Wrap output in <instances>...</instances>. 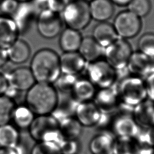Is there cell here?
Listing matches in <instances>:
<instances>
[{
	"label": "cell",
	"instance_id": "8992f818",
	"mask_svg": "<svg viewBox=\"0 0 154 154\" xmlns=\"http://www.w3.org/2000/svg\"><path fill=\"white\" fill-rule=\"evenodd\" d=\"M132 53L131 45L126 39L119 37L105 48V60L117 71L126 69Z\"/></svg>",
	"mask_w": 154,
	"mask_h": 154
},
{
	"label": "cell",
	"instance_id": "ac0fdd59",
	"mask_svg": "<svg viewBox=\"0 0 154 154\" xmlns=\"http://www.w3.org/2000/svg\"><path fill=\"white\" fill-rule=\"evenodd\" d=\"M96 91L97 87L87 78L78 76L70 94L78 103H80L93 100Z\"/></svg>",
	"mask_w": 154,
	"mask_h": 154
},
{
	"label": "cell",
	"instance_id": "4dcf8cb0",
	"mask_svg": "<svg viewBox=\"0 0 154 154\" xmlns=\"http://www.w3.org/2000/svg\"><path fill=\"white\" fill-rule=\"evenodd\" d=\"M127 6L128 10L140 18L147 16L152 8L150 0H131Z\"/></svg>",
	"mask_w": 154,
	"mask_h": 154
},
{
	"label": "cell",
	"instance_id": "2e32d148",
	"mask_svg": "<svg viewBox=\"0 0 154 154\" xmlns=\"http://www.w3.org/2000/svg\"><path fill=\"white\" fill-rule=\"evenodd\" d=\"M19 28L13 18L0 16V48L7 49L18 39Z\"/></svg>",
	"mask_w": 154,
	"mask_h": 154
},
{
	"label": "cell",
	"instance_id": "1f68e13d",
	"mask_svg": "<svg viewBox=\"0 0 154 154\" xmlns=\"http://www.w3.org/2000/svg\"><path fill=\"white\" fill-rule=\"evenodd\" d=\"M78 78L77 76L61 73L58 78L55 82L57 88L61 93H70Z\"/></svg>",
	"mask_w": 154,
	"mask_h": 154
},
{
	"label": "cell",
	"instance_id": "277c9868",
	"mask_svg": "<svg viewBox=\"0 0 154 154\" xmlns=\"http://www.w3.org/2000/svg\"><path fill=\"white\" fill-rule=\"evenodd\" d=\"M61 13L63 22L67 26L79 31L86 28L91 19L88 2L83 0H71Z\"/></svg>",
	"mask_w": 154,
	"mask_h": 154
},
{
	"label": "cell",
	"instance_id": "7a4b0ae2",
	"mask_svg": "<svg viewBox=\"0 0 154 154\" xmlns=\"http://www.w3.org/2000/svg\"><path fill=\"white\" fill-rule=\"evenodd\" d=\"M57 88L51 84L36 82L26 95V106L38 116L51 114L58 101Z\"/></svg>",
	"mask_w": 154,
	"mask_h": 154
},
{
	"label": "cell",
	"instance_id": "d4e9b609",
	"mask_svg": "<svg viewBox=\"0 0 154 154\" xmlns=\"http://www.w3.org/2000/svg\"><path fill=\"white\" fill-rule=\"evenodd\" d=\"M6 51L8 60L15 64L25 62L31 54V49L28 43L20 39L16 40Z\"/></svg>",
	"mask_w": 154,
	"mask_h": 154
},
{
	"label": "cell",
	"instance_id": "836d02e7",
	"mask_svg": "<svg viewBox=\"0 0 154 154\" xmlns=\"http://www.w3.org/2000/svg\"><path fill=\"white\" fill-rule=\"evenodd\" d=\"M81 149V144L78 139L64 140L60 146L61 154H78Z\"/></svg>",
	"mask_w": 154,
	"mask_h": 154
},
{
	"label": "cell",
	"instance_id": "52a82bcc",
	"mask_svg": "<svg viewBox=\"0 0 154 154\" xmlns=\"http://www.w3.org/2000/svg\"><path fill=\"white\" fill-rule=\"evenodd\" d=\"M112 25L120 38L128 39L135 37L140 32L142 24L141 18L127 10L116 15Z\"/></svg>",
	"mask_w": 154,
	"mask_h": 154
},
{
	"label": "cell",
	"instance_id": "9a60e30c",
	"mask_svg": "<svg viewBox=\"0 0 154 154\" xmlns=\"http://www.w3.org/2000/svg\"><path fill=\"white\" fill-rule=\"evenodd\" d=\"M60 62L61 73L77 76L85 70L87 64L78 51L64 52L60 57Z\"/></svg>",
	"mask_w": 154,
	"mask_h": 154
},
{
	"label": "cell",
	"instance_id": "ab89813d",
	"mask_svg": "<svg viewBox=\"0 0 154 154\" xmlns=\"http://www.w3.org/2000/svg\"><path fill=\"white\" fill-rule=\"evenodd\" d=\"M113 4H116L119 6L128 5L131 0H110Z\"/></svg>",
	"mask_w": 154,
	"mask_h": 154
},
{
	"label": "cell",
	"instance_id": "f35d334b",
	"mask_svg": "<svg viewBox=\"0 0 154 154\" xmlns=\"http://www.w3.org/2000/svg\"><path fill=\"white\" fill-rule=\"evenodd\" d=\"M8 57L6 49L0 48V68L6 63Z\"/></svg>",
	"mask_w": 154,
	"mask_h": 154
},
{
	"label": "cell",
	"instance_id": "8fae6325",
	"mask_svg": "<svg viewBox=\"0 0 154 154\" xmlns=\"http://www.w3.org/2000/svg\"><path fill=\"white\" fill-rule=\"evenodd\" d=\"M75 116L82 127H93L98 124L102 111L93 100L84 102L78 103Z\"/></svg>",
	"mask_w": 154,
	"mask_h": 154
},
{
	"label": "cell",
	"instance_id": "30bf717a",
	"mask_svg": "<svg viewBox=\"0 0 154 154\" xmlns=\"http://www.w3.org/2000/svg\"><path fill=\"white\" fill-rule=\"evenodd\" d=\"M93 101L102 112H112L121 106L116 85L97 89Z\"/></svg>",
	"mask_w": 154,
	"mask_h": 154
},
{
	"label": "cell",
	"instance_id": "5b68a950",
	"mask_svg": "<svg viewBox=\"0 0 154 154\" xmlns=\"http://www.w3.org/2000/svg\"><path fill=\"white\" fill-rule=\"evenodd\" d=\"M85 70L86 78L98 88L115 85L119 77L118 71L103 58L87 63Z\"/></svg>",
	"mask_w": 154,
	"mask_h": 154
},
{
	"label": "cell",
	"instance_id": "8d00e7d4",
	"mask_svg": "<svg viewBox=\"0 0 154 154\" xmlns=\"http://www.w3.org/2000/svg\"><path fill=\"white\" fill-rule=\"evenodd\" d=\"M147 99L154 100V71L144 78Z\"/></svg>",
	"mask_w": 154,
	"mask_h": 154
},
{
	"label": "cell",
	"instance_id": "7402d4cb",
	"mask_svg": "<svg viewBox=\"0 0 154 154\" xmlns=\"http://www.w3.org/2000/svg\"><path fill=\"white\" fill-rule=\"evenodd\" d=\"M92 37L102 47L105 48L119 37L112 24L106 22H101L94 26Z\"/></svg>",
	"mask_w": 154,
	"mask_h": 154
},
{
	"label": "cell",
	"instance_id": "9c48e42d",
	"mask_svg": "<svg viewBox=\"0 0 154 154\" xmlns=\"http://www.w3.org/2000/svg\"><path fill=\"white\" fill-rule=\"evenodd\" d=\"M114 134L118 138L133 139L138 136L140 125L134 116L128 112L118 114L112 119L111 123Z\"/></svg>",
	"mask_w": 154,
	"mask_h": 154
},
{
	"label": "cell",
	"instance_id": "3957f363",
	"mask_svg": "<svg viewBox=\"0 0 154 154\" xmlns=\"http://www.w3.org/2000/svg\"><path fill=\"white\" fill-rule=\"evenodd\" d=\"M115 85L122 106L135 108L147 99L143 78L129 73Z\"/></svg>",
	"mask_w": 154,
	"mask_h": 154
},
{
	"label": "cell",
	"instance_id": "6da1fadb",
	"mask_svg": "<svg viewBox=\"0 0 154 154\" xmlns=\"http://www.w3.org/2000/svg\"><path fill=\"white\" fill-rule=\"evenodd\" d=\"M30 69L35 82L52 84L61 73L60 57L52 49H40L33 56Z\"/></svg>",
	"mask_w": 154,
	"mask_h": 154
},
{
	"label": "cell",
	"instance_id": "60d3db41",
	"mask_svg": "<svg viewBox=\"0 0 154 154\" xmlns=\"http://www.w3.org/2000/svg\"><path fill=\"white\" fill-rule=\"evenodd\" d=\"M0 154H13L10 148H0Z\"/></svg>",
	"mask_w": 154,
	"mask_h": 154
},
{
	"label": "cell",
	"instance_id": "83f0119b",
	"mask_svg": "<svg viewBox=\"0 0 154 154\" xmlns=\"http://www.w3.org/2000/svg\"><path fill=\"white\" fill-rule=\"evenodd\" d=\"M17 128L9 123L0 125V148H8L19 143Z\"/></svg>",
	"mask_w": 154,
	"mask_h": 154
},
{
	"label": "cell",
	"instance_id": "5bb4252c",
	"mask_svg": "<svg viewBox=\"0 0 154 154\" xmlns=\"http://www.w3.org/2000/svg\"><path fill=\"white\" fill-rule=\"evenodd\" d=\"M58 128V122L51 114H48L35 117L28 129L32 138L38 142L41 141L49 132Z\"/></svg>",
	"mask_w": 154,
	"mask_h": 154
},
{
	"label": "cell",
	"instance_id": "603a6c76",
	"mask_svg": "<svg viewBox=\"0 0 154 154\" xmlns=\"http://www.w3.org/2000/svg\"><path fill=\"white\" fill-rule=\"evenodd\" d=\"M88 5L91 19L99 22H106L114 14V4L110 0H93Z\"/></svg>",
	"mask_w": 154,
	"mask_h": 154
},
{
	"label": "cell",
	"instance_id": "cb8c5ba5",
	"mask_svg": "<svg viewBox=\"0 0 154 154\" xmlns=\"http://www.w3.org/2000/svg\"><path fill=\"white\" fill-rule=\"evenodd\" d=\"M82 38L79 31L67 27L61 32L60 46L64 52H76L78 51Z\"/></svg>",
	"mask_w": 154,
	"mask_h": 154
},
{
	"label": "cell",
	"instance_id": "f1b7e54d",
	"mask_svg": "<svg viewBox=\"0 0 154 154\" xmlns=\"http://www.w3.org/2000/svg\"><path fill=\"white\" fill-rule=\"evenodd\" d=\"M14 108L12 99L4 94L0 96V125L10 122Z\"/></svg>",
	"mask_w": 154,
	"mask_h": 154
},
{
	"label": "cell",
	"instance_id": "f546056e",
	"mask_svg": "<svg viewBox=\"0 0 154 154\" xmlns=\"http://www.w3.org/2000/svg\"><path fill=\"white\" fill-rule=\"evenodd\" d=\"M138 51L154 58V32H146L142 35L138 42Z\"/></svg>",
	"mask_w": 154,
	"mask_h": 154
},
{
	"label": "cell",
	"instance_id": "4316f807",
	"mask_svg": "<svg viewBox=\"0 0 154 154\" xmlns=\"http://www.w3.org/2000/svg\"><path fill=\"white\" fill-rule=\"evenodd\" d=\"M34 115V113L26 105H20L15 106L11 119L17 128L28 129L35 118Z\"/></svg>",
	"mask_w": 154,
	"mask_h": 154
},
{
	"label": "cell",
	"instance_id": "4fadbf2b",
	"mask_svg": "<svg viewBox=\"0 0 154 154\" xmlns=\"http://www.w3.org/2000/svg\"><path fill=\"white\" fill-rule=\"evenodd\" d=\"M4 75L8 85L18 91H28L35 83L30 68L19 67Z\"/></svg>",
	"mask_w": 154,
	"mask_h": 154
},
{
	"label": "cell",
	"instance_id": "d6a6232c",
	"mask_svg": "<svg viewBox=\"0 0 154 154\" xmlns=\"http://www.w3.org/2000/svg\"><path fill=\"white\" fill-rule=\"evenodd\" d=\"M30 154H61L60 147L52 143L38 141L32 147Z\"/></svg>",
	"mask_w": 154,
	"mask_h": 154
},
{
	"label": "cell",
	"instance_id": "d6986e66",
	"mask_svg": "<svg viewBox=\"0 0 154 154\" xmlns=\"http://www.w3.org/2000/svg\"><path fill=\"white\" fill-rule=\"evenodd\" d=\"M112 134L101 132L95 135L89 143V150L91 154H112L115 143Z\"/></svg>",
	"mask_w": 154,
	"mask_h": 154
},
{
	"label": "cell",
	"instance_id": "b9f144b4",
	"mask_svg": "<svg viewBox=\"0 0 154 154\" xmlns=\"http://www.w3.org/2000/svg\"><path fill=\"white\" fill-rule=\"evenodd\" d=\"M58 2H60L61 4H62L63 5H65L67 3L70 2L71 0H57Z\"/></svg>",
	"mask_w": 154,
	"mask_h": 154
},
{
	"label": "cell",
	"instance_id": "7bdbcfd3",
	"mask_svg": "<svg viewBox=\"0 0 154 154\" xmlns=\"http://www.w3.org/2000/svg\"><path fill=\"white\" fill-rule=\"evenodd\" d=\"M19 2H28V1H30L31 0H17Z\"/></svg>",
	"mask_w": 154,
	"mask_h": 154
},
{
	"label": "cell",
	"instance_id": "44dd1931",
	"mask_svg": "<svg viewBox=\"0 0 154 154\" xmlns=\"http://www.w3.org/2000/svg\"><path fill=\"white\" fill-rule=\"evenodd\" d=\"M63 96L61 99L58 96L57 105L51 115L58 122L75 115L78 102L70 93H62Z\"/></svg>",
	"mask_w": 154,
	"mask_h": 154
},
{
	"label": "cell",
	"instance_id": "e0dca14e",
	"mask_svg": "<svg viewBox=\"0 0 154 154\" xmlns=\"http://www.w3.org/2000/svg\"><path fill=\"white\" fill-rule=\"evenodd\" d=\"M37 12L31 1L20 2L16 12L13 15L19 32L25 31L37 16Z\"/></svg>",
	"mask_w": 154,
	"mask_h": 154
},
{
	"label": "cell",
	"instance_id": "d590c367",
	"mask_svg": "<svg viewBox=\"0 0 154 154\" xmlns=\"http://www.w3.org/2000/svg\"><path fill=\"white\" fill-rule=\"evenodd\" d=\"M145 129L144 134L140 131L138 135L144 137V142L146 144L148 147L154 148V126L146 127Z\"/></svg>",
	"mask_w": 154,
	"mask_h": 154
},
{
	"label": "cell",
	"instance_id": "e575fe53",
	"mask_svg": "<svg viewBox=\"0 0 154 154\" xmlns=\"http://www.w3.org/2000/svg\"><path fill=\"white\" fill-rule=\"evenodd\" d=\"M19 3L17 0H0V11L4 16L13 15Z\"/></svg>",
	"mask_w": 154,
	"mask_h": 154
},
{
	"label": "cell",
	"instance_id": "ba28073f",
	"mask_svg": "<svg viewBox=\"0 0 154 154\" xmlns=\"http://www.w3.org/2000/svg\"><path fill=\"white\" fill-rule=\"evenodd\" d=\"M63 20L60 13L44 10L37 15V29L46 38H52L59 35L63 28Z\"/></svg>",
	"mask_w": 154,
	"mask_h": 154
},
{
	"label": "cell",
	"instance_id": "74e56055",
	"mask_svg": "<svg viewBox=\"0 0 154 154\" xmlns=\"http://www.w3.org/2000/svg\"><path fill=\"white\" fill-rule=\"evenodd\" d=\"M8 85L5 77L4 75L0 73V96L4 94Z\"/></svg>",
	"mask_w": 154,
	"mask_h": 154
},
{
	"label": "cell",
	"instance_id": "ffe728a7",
	"mask_svg": "<svg viewBox=\"0 0 154 154\" xmlns=\"http://www.w3.org/2000/svg\"><path fill=\"white\" fill-rule=\"evenodd\" d=\"M104 51L105 48L102 47L92 36L82 38L78 51L87 63L102 58L104 56Z\"/></svg>",
	"mask_w": 154,
	"mask_h": 154
},
{
	"label": "cell",
	"instance_id": "7c38bea8",
	"mask_svg": "<svg viewBox=\"0 0 154 154\" xmlns=\"http://www.w3.org/2000/svg\"><path fill=\"white\" fill-rule=\"evenodd\" d=\"M126 69L129 73L144 78L154 71L153 58L149 57L138 51L132 52Z\"/></svg>",
	"mask_w": 154,
	"mask_h": 154
},
{
	"label": "cell",
	"instance_id": "484cf974",
	"mask_svg": "<svg viewBox=\"0 0 154 154\" xmlns=\"http://www.w3.org/2000/svg\"><path fill=\"white\" fill-rule=\"evenodd\" d=\"M59 129L64 140L78 139L82 133V125L75 117H70L58 122Z\"/></svg>",
	"mask_w": 154,
	"mask_h": 154
},
{
	"label": "cell",
	"instance_id": "ee69618b",
	"mask_svg": "<svg viewBox=\"0 0 154 154\" xmlns=\"http://www.w3.org/2000/svg\"><path fill=\"white\" fill-rule=\"evenodd\" d=\"M83 1H85V2L89 3L90 2H91V1H93V0H83Z\"/></svg>",
	"mask_w": 154,
	"mask_h": 154
}]
</instances>
